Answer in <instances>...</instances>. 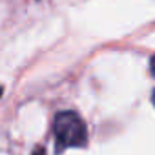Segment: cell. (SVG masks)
Returning <instances> with one entry per match:
<instances>
[{"instance_id": "6da1fadb", "label": "cell", "mask_w": 155, "mask_h": 155, "mask_svg": "<svg viewBox=\"0 0 155 155\" xmlns=\"http://www.w3.org/2000/svg\"><path fill=\"white\" fill-rule=\"evenodd\" d=\"M55 150L57 153L64 151L66 148H82L88 144V131L86 124L75 111H58L55 117Z\"/></svg>"}, {"instance_id": "7a4b0ae2", "label": "cell", "mask_w": 155, "mask_h": 155, "mask_svg": "<svg viewBox=\"0 0 155 155\" xmlns=\"http://www.w3.org/2000/svg\"><path fill=\"white\" fill-rule=\"evenodd\" d=\"M33 155H46V153H44V151H42V150H40V148H37V150H35V151H33Z\"/></svg>"}, {"instance_id": "3957f363", "label": "cell", "mask_w": 155, "mask_h": 155, "mask_svg": "<svg viewBox=\"0 0 155 155\" xmlns=\"http://www.w3.org/2000/svg\"><path fill=\"white\" fill-rule=\"evenodd\" d=\"M151 73H153V75H155V57H153V58H151Z\"/></svg>"}, {"instance_id": "277c9868", "label": "cell", "mask_w": 155, "mask_h": 155, "mask_svg": "<svg viewBox=\"0 0 155 155\" xmlns=\"http://www.w3.org/2000/svg\"><path fill=\"white\" fill-rule=\"evenodd\" d=\"M151 101H153V104H155V90H153V97H151Z\"/></svg>"}]
</instances>
